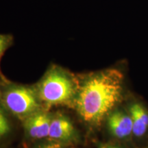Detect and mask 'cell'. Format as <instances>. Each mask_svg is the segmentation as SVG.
Returning <instances> with one entry per match:
<instances>
[{
    "label": "cell",
    "mask_w": 148,
    "mask_h": 148,
    "mask_svg": "<svg viewBox=\"0 0 148 148\" xmlns=\"http://www.w3.org/2000/svg\"><path fill=\"white\" fill-rule=\"evenodd\" d=\"M123 95V74L109 68L88 74L77 84L74 106L85 123L98 126L121 102Z\"/></svg>",
    "instance_id": "6da1fadb"
},
{
    "label": "cell",
    "mask_w": 148,
    "mask_h": 148,
    "mask_svg": "<svg viewBox=\"0 0 148 148\" xmlns=\"http://www.w3.org/2000/svg\"><path fill=\"white\" fill-rule=\"evenodd\" d=\"M0 101L5 109L18 117L25 118L37 112L39 104L34 92L23 86L0 88Z\"/></svg>",
    "instance_id": "3957f363"
},
{
    "label": "cell",
    "mask_w": 148,
    "mask_h": 148,
    "mask_svg": "<svg viewBox=\"0 0 148 148\" xmlns=\"http://www.w3.org/2000/svg\"><path fill=\"white\" fill-rule=\"evenodd\" d=\"M62 71L58 67L51 68L38 84V98L47 106L74 103L77 85Z\"/></svg>",
    "instance_id": "7a4b0ae2"
},
{
    "label": "cell",
    "mask_w": 148,
    "mask_h": 148,
    "mask_svg": "<svg viewBox=\"0 0 148 148\" xmlns=\"http://www.w3.org/2000/svg\"><path fill=\"white\" fill-rule=\"evenodd\" d=\"M12 42H13V37L12 35L0 34V62L5 51L12 45Z\"/></svg>",
    "instance_id": "9c48e42d"
},
{
    "label": "cell",
    "mask_w": 148,
    "mask_h": 148,
    "mask_svg": "<svg viewBox=\"0 0 148 148\" xmlns=\"http://www.w3.org/2000/svg\"><path fill=\"white\" fill-rule=\"evenodd\" d=\"M127 111L132 121L133 136L136 138L143 137L148 131V110L140 101L130 103Z\"/></svg>",
    "instance_id": "52a82bcc"
},
{
    "label": "cell",
    "mask_w": 148,
    "mask_h": 148,
    "mask_svg": "<svg viewBox=\"0 0 148 148\" xmlns=\"http://www.w3.org/2000/svg\"><path fill=\"white\" fill-rule=\"evenodd\" d=\"M4 107L0 101V138L6 136L10 131V121L4 111Z\"/></svg>",
    "instance_id": "ba28073f"
},
{
    "label": "cell",
    "mask_w": 148,
    "mask_h": 148,
    "mask_svg": "<svg viewBox=\"0 0 148 148\" xmlns=\"http://www.w3.org/2000/svg\"><path fill=\"white\" fill-rule=\"evenodd\" d=\"M106 119L109 131L114 137L125 140L133 136L132 121L127 110H114Z\"/></svg>",
    "instance_id": "277c9868"
},
{
    "label": "cell",
    "mask_w": 148,
    "mask_h": 148,
    "mask_svg": "<svg viewBox=\"0 0 148 148\" xmlns=\"http://www.w3.org/2000/svg\"><path fill=\"white\" fill-rule=\"evenodd\" d=\"M48 138L58 143L71 141L75 138V130L73 124L64 116L51 118Z\"/></svg>",
    "instance_id": "8992f818"
},
{
    "label": "cell",
    "mask_w": 148,
    "mask_h": 148,
    "mask_svg": "<svg viewBox=\"0 0 148 148\" xmlns=\"http://www.w3.org/2000/svg\"><path fill=\"white\" fill-rule=\"evenodd\" d=\"M51 118L43 112H35L25 119V127L29 137L42 139L49 136Z\"/></svg>",
    "instance_id": "5b68a950"
},
{
    "label": "cell",
    "mask_w": 148,
    "mask_h": 148,
    "mask_svg": "<svg viewBox=\"0 0 148 148\" xmlns=\"http://www.w3.org/2000/svg\"><path fill=\"white\" fill-rule=\"evenodd\" d=\"M38 148H64V147L61 145L60 143H58V142H56V141H53V142H51V143L42 145V146H40Z\"/></svg>",
    "instance_id": "30bf717a"
},
{
    "label": "cell",
    "mask_w": 148,
    "mask_h": 148,
    "mask_svg": "<svg viewBox=\"0 0 148 148\" xmlns=\"http://www.w3.org/2000/svg\"><path fill=\"white\" fill-rule=\"evenodd\" d=\"M99 148H120L118 146L114 145H110V144H103L101 145Z\"/></svg>",
    "instance_id": "8fae6325"
}]
</instances>
